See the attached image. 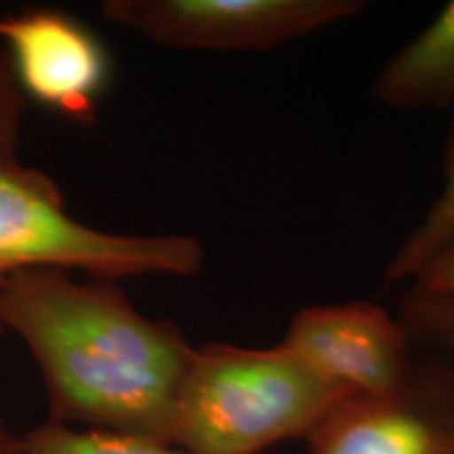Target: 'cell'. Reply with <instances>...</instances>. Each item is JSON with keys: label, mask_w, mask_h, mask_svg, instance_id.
<instances>
[{"label": "cell", "mask_w": 454, "mask_h": 454, "mask_svg": "<svg viewBox=\"0 0 454 454\" xmlns=\"http://www.w3.org/2000/svg\"><path fill=\"white\" fill-rule=\"evenodd\" d=\"M0 328L36 360L51 421L170 442L194 345L170 322L141 314L118 282L20 271L0 293Z\"/></svg>", "instance_id": "6da1fadb"}, {"label": "cell", "mask_w": 454, "mask_h": 454, "mask_svg": "<svg viewBox=\"0 0 454 454\" xmlns=\"http://www.w3.org/2000/svg\"><path fill=\"white\" fill-rule=\"evenodd\" d=\"M345 397L278 343L194 348L170 419V442L190 454H259L308 440Z\"/></svg>", "instance_id": "7a4b0ae2"}, {"label": "cell", "mask_w": 454, "mask_h": 454, "mask_svg": "<svg viewBox=\"0 0 454 454\" xmlns=\"http://www.w3.org/2000/svg\"><path fill=\"white\" fill-rule=\"evenodd\" d=\"M202 268L204 248L196 238L116 234L82 223L47 173L26 167L17 154L0 156V293L11 276L26 270H78L118 282L190 278Z\"/></svg>", "instance_id": "3957f363"}, {"label": "cell", "mask_w": 454, "mask_h": 454, "mask_svg": "<svg viewBox=\"0 0 454 454\" xmlns=\"http://www.w3.org/2000/svg\"><path fill=\"white\" fill-rule=\"evenodd\" d=\"M362 0H106L99 13L145 41L181 51H268L340 24Z\"/></svg>", "instance_id": "277c9868"}, {"label": "cell", "mask_w": 454, "mask_h": 454, "mask_svg": "<svg viewBox=\"0 0 454 454\" xmlns=\"http://www.w3.org/2000/svg\"><path fill=\"white\" fill-rule=\"evenodd\" d=\"M0 47L24 98L66 121L95 122L112 81V57L78 17L51 7L4 13Z\"/></svg>", "instance_id": "5b68a950"}, {"label": "cell", "mask_w": 454, "mask_h": 454, "mask_svg": "<svg viewBox=\"0 0 454 454\" xmlns=\"http://www.w3.org/2000/svg\"><path fill=\"white\" fill-rule=\"evenodd\" d=\"M411 333L368 301L305 308L293 316L282 343L322 381L351 397H387L412 379Z\"/></svg>", "instance_id": "8992f818"}, {"label": "cell", "mask_w": 454, "mask_h": 454, "mask_svg": "<svg viewBox=\"0 0 454 454\" xmlns=\"http://www.w3.org/2000/svg\"><path fill=\"white\" fill-rule=\"evenodd\" d=\"M308 440L309 454H454V389L411 379L394 395L343 400Z\"/></svg>", "instance_id": "52a82bcc"}, {"label": "cell", "mask_w": 454, "mask_h": 454, "mask_svg": "<svg viewBox=\"0 0 454 454\" xmlns=\"http://www.w3.org/2000/svg\"><path fill=\"white\" fill-rule=\"evenodd\" d=\"M371 95L394 112H438L454 104V0L389 57Z\"/></svg>", "instance_id": "ba28073f"}, {"label": "cell", "mask_w": 454, "mask_h": 454, "mask_svg": "<svg viewBox=\"0 0 454 454\" xmlns=\"http://www.w3.org/2000/svg\"><path fill=\"white\" fill-rule=\"evenodd\" d=\"M454 242V122L446 141L444 175L442 187L425 213L421 223L400 244L387 270L385 286H395L400 282H411L435 254Z\"/></svg>", "instance_id": "9c48e42d"}, {"label": "cell", "mask_w": 454, "mask_h": 454, "mask_svg": "<svg viewBox=\"0 0 454 454\" xmlns=\"http://www.w3.org/2000/svg\"><path fill=\"white\" fill-rule=\"evenodd\" d=\"M21 454H190L170 442L129 431L76 427L57 421L20 434Z\"/></svg>", "instance_id": "30bf717a"}, {"label": "cell", "mask_w": 454, "mask_h": 454, "mask_svg": "<svg viewBox=\"0 0 454 454\" xmlns=\"http://www.w3.org/2000/svg\"><path fill=\"white\" fill-rule=\"evenodd\" d=\"M414 311H454V242L414 274L402 314Z\"/></svg>", "instance_id": "8fae6325"}, {"label": "cell", "mask_w": 454, "mask_h": 454, "mask_svg": "<svg viewBox=\"0 0 454 454\" xmlns=\"http://www.w3.org/2000/svg\"><path fill=\"white\" fill-rule=\"evenodd\" d=\"M26 98L17 87L9 57L0 47V156H13L20 147Z\"/></svg>", "instance_id": "7c38bea8"}, {"label": "cell", "mask_w": 454, "mask_h": 454, "mask_svg": "<svg viewBox=\"0 0 454 454\" xmlns=\"http://www.w3.org/2000/svg\"><path fill=\"white\" fill-rule=\"evenodd\" d=\"M400 320L411 337L417 334L454 351V311H414L402 314Z\"/></svg>", "instance_id": "4fadbf2b"}, {"label": "cell", "mask_w": 454, "mask_h": 454, "mask_svg": "<svg viewBox=\"0 0 454 454\" xmlns=\"http://www.w3.org/2000/svg\"><path fill=\"white\" fill-rule=\"evenodd\" d=\"M0 454H21L20 434L11 429L3 419H0Z\"/></svg>", "instance_id": "5bb4252c"}]
</instances>
